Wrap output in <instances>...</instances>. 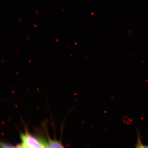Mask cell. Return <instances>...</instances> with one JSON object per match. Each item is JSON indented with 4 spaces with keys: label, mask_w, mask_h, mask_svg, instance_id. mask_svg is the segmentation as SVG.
Here are the masks:
<instances>
[{
    "label": "cell",
    "mask_w": 148,
    "mask_h": 148,
    "mask_svg": "<svg viewBox=\"0 0 148 148\" xmlns=\"http://www.w3.org/2000/svg\"><path fill=\"white\" fill-rule=\"evenodd\" d=\"M22 143L16 147L19 148H44L41 140L36 139L29 134L27 131L21 135Z\"/></svg>",
    "instance_id": "6da1fadb"
},
{
    "label": "cell",
    "mask_w": 148,
    "mask_h": 148,
    "mask_svg": "<svg viewBox=\"0 0 148 148\" xmlns=\"http://www.w3.org/2000/svg\"><path fill=\"white\" fill-rule=\"evenodd\" d=\"M48 147H63V146L60 142L56 140L49 139L47 142Z\"/></svg>",
    "instance_id": "7a4b0ae2"
},
{
    "label": "cell",
    "mask_w": 148,
    "mask_h": 148,
    "mask_svg": "<svg viewBox=\"0 0 148 148\" xmlns=\"http://www.w3.org/2000/svg\"><path fill=\"white\" fill-rule=\"evenodd\" d=\"M14 147L10 144L2 143V142L1 143V148H12Z\"/></svg>",
    "instance_id": "3957f363"
}]
</instances>
